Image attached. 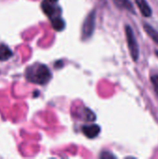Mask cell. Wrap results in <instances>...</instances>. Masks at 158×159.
<instances>
[{
	"instance_id": "1",
	"label": "cell",
	"mask_w": 158,
	"mask_h": 159,
	"mask_svg": "<svg viewBox=\"0 0 158 159\" xmlns=\"http://www.w3.org/2000/svg\"><path fill=\"white\" fill-rule=\"evenodd\" d=\"M26 78L32 83L45 85L51 79V73L47 66L41 63H35L27 68Z\"/></svg>"
},
{
	"instance_id": "2",
	"label": "cell",
	"mask_w": 158,
	"mask_h": 159,
	"mask_svg": "<svg viewBox=\"0 0 158 159\" xmlns=\"http://www.w3.org/2000/svg\"><path fill=\"white\" fill-rule=\"evenodd\" d=\"M125 31H126L127 42H128V46H129V49L130 56L133 59V61H138L139 54H140L139 45L137 43V40H136V37L134 35L133 30H132V28L129 25H126Z\"/></svg>"
},
{
	"instance_id": "3",
	"label": "cell",
	"mask_w": 158,
	"mask_h": 159,
	"mask_svg": "<svg viewBox=\"0 0 158 159\" xmlns=\"http://www.w3.org/2000/svg\"><path fill=\"white\" fill-rule=\"evenodd\" d=\"M95 20H96V12L92 11L88 14L87 19L84 21L83 29H82V37L84 39H87L91 36L94 28H95Z\"/></svg>"
},
{
	"instance_id": "4",
	"label": "cell",
	"mask_w": 158,
	"mask_h": 159,
	"mask_svg": "<svg viewBox=\"0 0 158 159\" xmlns=\"http://www.w3.org/2000/svg\"><path fill=\"white\" fill-rule=\"evenodd\" d=\"M53 4L54 3H52V2L45 0V1L42 2V6H41L44 13L46 15H47L50 20L55 18V17H58L59 13H60V9L58 7H56Z\"/></svg>"
},
{
	"instance_id": "5",
	"label": "cell",
	"mask_w": 158,
	"mask_h": 159,
	"mask_svg": "<svg viewBox=\"0 0 158 159\" xmlns=\"http://www.w3.org/2000/svg\"><path fill=\"white\" fill-rule=\"evenodd\" d=\"M82 131L84 133V135L89 139H94L95 137H97L100 132H101V128L98 125L92 124V125H88V126H84L82 128Z\"/></svg>"
},
{
	"instance_id": "6",
	"label": "cell",
	"mask_w": 158,
	"mask_h": 159,
	"mask_svg": "<svg viewBox=\"0 0 158 159\" xmlns=\"http://www.w3.org/2000/svg\"><path fill=\"white\" fill-rule=\"evenodd\" d=\"M135 3L137 4V6L139 7L142 14L144 17H150V16H152L151 7L149 6V4L147 3L146 0H135Z\"/></svg>"
},
{
	"instance_id": "7",
	"label": "cell",
	"mask_w": 158,
	"mask_h": 159,
	"mask_svg": "<svg viewBox=\"0 0 158 159\" xmlns=\"http://www.w3.org/2000/svg\"><path fill=\"white\" fill-rule=\"evenodd\" d=\"M12 50L5 44H0V61H5L12 57Z\"/></svg>"
},
{
	"instance_id": "8",
	"label": "cell",
	"mask_w": 158,
	"mask_h": 159,
	"mask_svg": "<svg viewBox=\"0 0 158 159\" xmlns=\"http://www.w3.org/2000/svg\"><path fill=\"white\" fill-rule=\"evenodd\" d=\"M143 28H144L145 32L147 33V34L149 35V37H151L153 39V41L158 45V31H156L154 27H152L149 24H144Z\"/></svg>"
},
{
	"instance_id": "9",
	"label": "cell",
	"mask_w": 158,
	"mask_h": 159,
	"mask_svg": "<svg viewBox=\"0 0 158 159\" xmlns=\"http://www.w3.org/2000/svg\"><path fill=\"white\" fill-rule=\"evenodd\" d=\"M51 23H52V26L53 28L56 30V31H61L64 29L65 27V22L64 20L60 18L59 16L58 17H55L53 19H51Z\"/></svg>"
},
{
	"instance_id": "10",
	"label": "cell",
	"mask_w": 158,
	"mask_h": 159,
	"mask_svg": "<svg viewBox=\"0 0 158 159\" xmlns=\"http://www.w3.org/2000/svg\"><path fill=\"white\" fill-rule=\"evenodd\" d=\"M115 3L119 7L125 8V9L134 13V7H133V6H132V4L130 3L129 0H115Z\"/></svg>"
},
{
	"instance_id": "11",
	"label": "cell",
	"mask_w": 158,
	"mask_h": 159,
	"mask_svg": "<svg viewBox=\"0 0 158 159\" xmlns=\"http://www.w3.org/2000/svg\"><path fill=\"white\" fill-rule=\"evenodd\" d=\"M151 82L153 84V87L156 95L158 96V75H155L151 77Z\"/></svg>"
},
{
	"instance_id": "12",
	"label": "cell",
	"mask_w": 158,
	"mask_h": 159,
	"mask_svg": "<svg viewBox=\"0 0 158 159\" xmlns=\"http://www.w3.org/2000/svg\"><path fill=\"white\" fill-rule=\"evenodd\" d=\"M101 157H115L113 155H110V154H108V153H103L102 156H101Z\"/></svg>"
},
{
	"instance_id": "13",
	"label": "cell",
	"mask_w": 158,
	"mask_h": 159,
	"mask_svg": "<svg viewBox=\"0 0 158 159\" xmlns=\"http://www.w3.org/2000/svg\"><path fill=\"white\" fill-rule=\"evenodd\" d=\"M47 1H49V2H52V3H56L58 0H47Z\"/></svg>"
}]
</instances>
